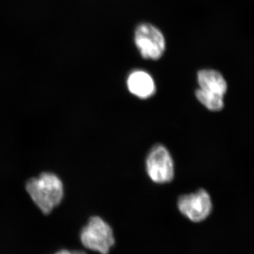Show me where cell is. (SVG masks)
<instances>
[{
    "label": "cell",
    "mask_w": 254,
    "mask_h": 254,
    "mask_svg": "<svg viewBox=\"0 0 254 254\" xmlns=\"http://www.w3.org/2000/svg\"><path fill=\"white\" fill-rule=\"evenodd\" d=\"M197 76L199 88L202 91L222 97L226 93L227 82L218 71L213 69L200 70Z\"/></svg>",
    "instance_id": "7"
},
{
    "label": "cell",
    "mask_w": 254,
    "mask_h": 254,
    "mask_svg": "<svg viewBox=\"0 0 254 254\" xmlns=\"http://www.w3.org/2000/svg\"><path fill=\"white\" fill-rule=\"evenodd\" d=\"M150 178L158 184L171 182L175 174L173 158L167 148L157 145L152 148L146 160Z\"/></svg>",
    "instance_id": "4"
},
{
    "label": "cell",
    "mask_w": 254,
    "mask_h": 254,
    "mask_svg": "<svg viewBox=\"0 0 254 254\" xmlns=\"http://www.w3.org/2000/svg\"><path fill=\"white\" fill-rule=\"evenodd\" d=\"M26 190L35 204L45 215H48L61 203L64 196L63 182L51 173H43L30 179Z\"/></svg>",
    "instance_id": "1"
},
{
    "label": "cell",
    "mask_w": 254,
    "mask_h": 254,
    "mask_svg": "<svg viewBox=\"0 0 254 254\" xmlns=\"http://www.w3.org/2000/svg\"><path fill=\"white\" fill-rule=\"evenodd\" d=\"M178 208L191 221L200 222L211 212V199L207 191L200 190L191 194L182 195L179 198Z\"/></svg>",
    "instance_id": "5"
},
{
    "label": "cell",
    "mask_w": 254,
    "mask_h": 254,
    "mask_svg": "<svg viewBox=\"0 0 254 254\" xmlns=\"http://www.w3.org/2000/svg\"><path fill=\"white\" fill-rule=\"evenodd\" d=\"M134 42L137 49L145 59L158 60L165 53V37L158 28L150 23H141L137 26Z\"/></svg>",
    "instance_id": "3"
},
{
    "label": "cell",
    "mask_w": 254,
    "mask_h": 254,
    "mask_svg": "<svg viewBox=\"0 0 254 254\" xmlns=\"http://www.w3.org/2000/svg\"><path fill=\"white\" fill-rule=\"evenodd\" d=\"M55 254H86L84 252L82 251H68L62 250L58 252V253Z\"/></svg>",
    "instance_id": "9"
},
{
    "label": "cell",
    "mask_w": 254,
    "mask_h": 254,
    "mask_svg": "<svg viewBox=\"0 0 254 254\" xmlns=\"http://www.w3.org/2000/svg\"><path fill=\"white\" fill-rule=\"evenodd\" d=\"M81 242L88 250L108 254L115 244V238L111 227L100 217L94 216L82 229Z\"/></svg>",
    "instance_id": "2"
},
{
    "label": "cell",
    "mask_w": 254,
    "mask_h": 254,
    "mask_svg": "<svg viewBox=\"0 0 254 254\" xmlns=\"http://www.w3.org/2000/svg\"><path fill=\"white\" fill-rule=\"evenodd\" d=\"M127 87L132 94L141 99L154 94L155 85L151 76L145 71L137 70L130 73L127 78Z\"/></svg>",
    "instance_id": "6"
},
{
    "label": "cell",
    "mask_w": 254,
    "mask_h": 254,
    "mask_svg": "<svg viewBox=\"0 0 254 254\" xmlns=\"http://www.w3.org/2000/svg\"><path fill=\"white\" fill-rule=\"evenodd\" d=\"M195 97L201 104L211 111H220L224 107L223 97L211 94L200 90L195 91Z\"/></svg>",
    "instance_id": "8"
}]
</instances>
